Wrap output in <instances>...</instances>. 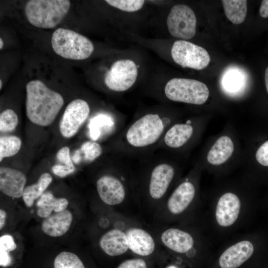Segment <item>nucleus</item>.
<instances>
[{
  "mask_svg": "<svg viewBox=\"0 0 268 268\" xmlns=\"http://www.w3.org/2000/svg\"><path fill=\"white\" fill-rule=\"evenodd\" d=\"M145 161L136 169L137 202L141 209L153 217L175 185L177 172L162 156Z\"/></svg>",
  "mask_w": 268,
  "mask_h": 268,
  "instance_id": "1",
  "label": "nucleus"
},
{
  "mask_svg": "<svg viewBox=\"0 0 268 268\" xmlns=\"http://www.w3.org/2000/svg\"><path fill=\"white\" fill-rule=\"evenodd\" d=\"M169 256L188 264L199 261L209 250L210 242L201 222L190 224H148Z\"/></svg>",
  "mask_w": 268,
  "mask_h": 268,
  "instance_id": "2",
  "label": "nucleus"
},
{
  "mask_svg": "<svg viewBox=\"0 0 268 268\" xmlns=\"http://www.w3.org/2000/svg\"><path fill=\"white\" fill-rule=\"evenodd\" d=\"M201 207L197 185L188 177L174 186L153 216L152 223L170 225L201 223L202 217Z\"/></svg>",
  "mask_w": 268,
  "mask_h": 268,
  "instance_id": "3",
  "label": "nucleus"
},
{
  "mask_svg": "<svg viewBox=\"0 0 268 268\" xmlns=\"http://www.w3.org/2000/svg\"><path fill=\"white\" fill-rule=\"evenodd\" d=\"M170 124L169 118L157 113L134 120L121 132V155L129 157L156 149Z\"/></svg>",
  "mask_w": 268,
  "mask_h": 268,
  "instance_id": "4",
  "label": "nucleus"
},
{
  "mask_svg": "<svg viewBox=\"0 0 268 268\" xmlns=\"http://www.w3.org/2000/svg\"><path fill=\"white\" fill-rule=\"evenodd\" d=\"M250 205L237 193H222L209 206L206 225L215 234L227 235L246 224Z\"/></svg>",
  "mask_w": 268,
  "mask_h": 268,
  "instance_id": "5",
  "label": "nucleus"
},
{
  "mask_svg": "<svg viewBox=\"0 0 268 268\" xmlns=\"http://www.w3.org/2000/svg\"><path fill=\"white\" fill-rule=\"evenodd\" d=\"M135 171L123 159L116 173L100 176L96 181V189L101 201L109 206L121 209L131 202L138 206Z\"/></svg>",
  "mask_w": 268,
  "mask_h": 268,
  "instance_id": "6",
  "label": "nucleus"
},
{
  "mask_svg": "<svg viewBox=\"0 0 268 268\" xmlns=\"http://www.w3.org/2000/svg\"><path fill=\"white\" fill-rule=\"evenodd\" d=\"M26 90V113L28 119L40 126L51 125L64 105L63 96L39 80L28 82Z\"/></svg>",
  "mask_w": 268,
  "mask_h": 268,
  "instance_id": "7",
  "label": "nucleus"
},
{
  "mask_svg": "<svg viewBox=\"0 0 268 268\" xmlns=\"http://www.w3.org/2000/svg\"><path fill=\"white\" fill-rule=\"evenodd\" d=\"M118 214L127 237L131 254L145 259L167 254L148 224H144L127 214L118 212Z\"/></svg>",
  "mask_w": 268,
  "mask_h": 268,
  "instance_id": "8",
  "label": "nucleus"
},
{
  "mask_svg": "<svg viewBox=\"0 0 268 268\" xmlns=\"http://www.w3.org/2000/svg\"><path fill=\"white\" fill-rule=\"evenodd\" d=\"M70 6L67 0H30L25 6L24 12L32 25L51 29L62 21Z\"/></svg>",
  "mask_w": 268,
  "mask_h": 268,
  "instance_id": "9",
  "label": "nucleus"
},
{
  "mask_svg": "<svg viewBox=\"0 0 268 268\" xmlns=\"http://www.w3.org/2000/svg\"><path fill=\"white\" fill-rule=\"evenodd\" d=\"M51 44L56 54L67 59L84 60L94 51L92 43L87 37L63 28H59L54 32Z\"/></svg>",
  "mask_w": 268,
  "mask_h": 268,
  "instance_id": "10",
  "label": "nucleus"
},
{
  "mask_svg": "<svg viewBox=\"0 0 268 268\" xmlns=\"http://www.w3.org/2000/svg\"><path fill=\"white\" fill-rule=\"evenodd\" d=\"M110 216L101 217L98 221L100 227L105 230L100 236L98 244L101 250L112 257H117L131 253L127 237L119 219L118 212Z\"/></svg>",
  "mask_w": 268,
  "mask_h": 268,
  "instance_id": "11",
  "label": "nucleus"
},
{
  "mask_svg": "<svg viewBox=\"0 0 268 268\" xmlns=\"http://www.w3.org/2000/svg\"><path fill=\"white\" fill-rule=\"evenodd\" d=\"M254 237L246 233L236 236L223 245L217 260L219 268H240L255 255Z\"/></svg>",
  "mask_w": 268,
  "mask_h": 268,
  "instance_id": "12",
  "label": "nucleus"
},
{
  "mask_svg": "<svg viewBox=\"0 0 268 268\" xmlns=\"http://www.w3.org/2000/svg\"><path fill=\"white\" fill-rule=\"evenodd\" d=\"M164 93L170 100L201 105L207 100L209 90L203 82L192 79L174 78L165 85Z\"/></svg>",
  "mask_w": 268,
  "mask_h": 268,
  "instance_id": "13",
  "label": "nucleus"
},
{
  "mask_svg": "<svg viewBox=\"0 0 268 268\" xmlns=\"http://www.w3.org/2000/svg\"><path fill=\"white\" fill-rule=\"evenodd\" d=\"M174 62L183 67L201 70L206 67L210 56L203 48L184 40L176 41L171 49Z\"/></svg>",
  "mask_w": 268,
  "mask_h": 268,
  "instance_id": "14",
  "label": "nucleus"
},
{
  "mask_svg": "<svg viewBox=\"0 0 268 268\" xmlns=\"http://www.w3.org/2000/svg\"><path fill=\"white\" fill-rule=\"evenodd\" d=\"M197 19L192 9L185 4L174 5L167 19L170 34L183 39L193 38L196 33Z\"/></svg>",
  "mask_w": 268,
  "mask_h": 268,
  "instance_id": "15",
  "label": "nucleus"
},
{
  "mask_svg": "<svg viewBox=\"0 0 268 268\" xmlns=\"http://www.w3.org/2000/svg\"><path fill=\"white\" fill-rule=\"evenodd\" d=\"M137 68L131 60H120L113 64L106 73L104 82L111 90L123 92L130 89L135 83L137 76Z\"/></svg>",
  "mask_w": 268,
  "mask_h": 268,
  "instance_id": "16",
  "label": "nucleus"
},
{
  "mask_svg": "<svg viewBox=\"0 0 268 268\" xmlns=\"http://www.w3.org/2000/svg\"><path fill=\"white\" fill-rule=\"evenodd\" d=\"M90 109L87 102L76 99L67 106L60 123V131L66 138L74 135L88 117Z\"/></svg>",
  "mask_w": 268,
  "mask_h": 268,
  "instance_id": "17",
  "label": "nucleus"
},
{
  "mask_svg": "<svg viewBox=\"0 0 268 268\" xmlns=\"http://www.w3.org/2000/svg\"><path fill=\"white\" fill-rule=\"evenodd\" d=\"M26 177L21 171L1 166L0 168V190L6 196L20 198L25 188Z\"/></svg>",
  "mask_w": 268,
  "mask_h": 268,
  "instance_id": "18",
  "label": "nucleus"
},
{
  "mask_svg": "<svg viewBox=\"0 0 268 268\" xmlns=\"http://www.w3.org/2000/svg\"><path fill=\"white\" fill-rule=\"evenodd\" d=\"M192 122L188 120L185 123H177L170 126L159 142L157 148L163 147L176 149L184 145L191 138L194 133Z\"/></svg>",
  "mask_w": 268,
  "mask_h": 268,
  "instance_id": "19",
  "label": "nucleus"
},
{
  "mask_svg": "<svg viewBox=\"0 0 268 268\" xmlns=\"http://www.w3.org/2000/svg\"><path fill=\"white\" fill-rule=\"evenodd\" d=\"M73 214L69 209L53 213L44 218L41 228L43 233L52 237H59L69 229L73 221Z\"/></svg>",
  "mask_w": 268,
  "mask_h": 268,
  "instance_id": "20",
  "label": "nucleus"
},
{
  "mask_svg": "<svg viewBox=\"0 0 268 268\" xmlns=\"http://www.w3.org/2000/svg\"><path fill=\"white\" fill-rule=\"evenodd\" d=\"M247 79L244 71L237 67H229L222 74L221 87L227 94L233 96L238 95L245 88Z\"/></svg>",
  "mask_w": 268,
  "mask_h": 268,
  "instance_id": "21",
  "label": "nucleus"
},
{
  "mask_svg": "<svg viewBox=\"0 0 268 268\" xmlns=\"http://www.w3.org/2000/svg\"><path fill=\"white\" fill-rule=\"evenodd\" d=\"M68 203L65 198H56L50 192H45L36 201V214L44 219L53 212L57 213L67 209Z\"/></svg>",
  "mask_w": 268,
  "mask_h": 268,
  "instance_id": "22",
  "label": "nucleus"
},
{
  "mask_svg": "<svg viewBox=\"0 0 268 268\" xmlns=\"http://www.w3.org/2000/svg\"><path fill=\"white\" fill-rule=\"evenodd\" d=\"M234 150V144L228 136L219 137L211 147L207 156L208 162L211 165H219L226 161Z\"/></svg>",
  "mask_w": 268,
  "mask_h": 268,
  "instance_id": "23",
  "label": "nucleus"
},
{
  "mask_svg": "<svg viewBox=\"0 0 268 268\" xmlns=\"http://www.w3.org/2000/svg\"><path fill=\"white\" fill-rule=\"evenodd\" d=\"M52 180L51 174L44 173L40 175L37 183L25 187L22 197L27 207L33 206L35 201L45 192Z\"/></svg>",
  "mask_w": 268,
  "mask_h": 268,
  "instance_id": "24",
  "label": "nucleus"
},
{
  "mask_svg": "<svg viewBox=\"0 0 268 268\" xmlns=\"http://www.w3.org/2000/svg\"><path fill=\"white\" fill-rule=\"evenodd\" d=\"M245 0H223L222 3L226 16L235 24H239L246 18L247 5Z\"/></svg>",
  "mask_w": 268,
  "mask_h": 268,
  "instance_id": "25",
  "label": "nucleus"
},
{
  "mask_svg": "<svg viewBox=\"0 0 268 268\" xmlns=\"http://www.w3.org/2000/svg\"><path fill=\"white\" fill-rule=\"evenodd\" d=\"M21 146L20 138L15 135H3L0 137V161L5 157L15 155Z\"/></svg>",
  "mask_w": 268,
  "mask_h": 268,
  "instance_id": "26",
  "label": "nucleus"
},
{
  "mask_svg": "<svg viewBox=\"0 0 268 268\" xmlns=\"http://www.w3.org/2000/svg\"><path fill=\"white\" fill-rule=\"evenodd\" d=\"M17 247L13 237L9 234H4L0 237V265L6 267L10 265L12 259L10 253Z\"/></svg>",
  "mask_w": 268,
  "mask_h": 268,
  "instance_id": "27",
  "label": "nucleus"
},
{
  "mask_svg": "<svg viewBox=\"0 0 268 268\" xmlns=\"http://www.w3.org/2000/svg\"><path fill=\"white\" fill-rule=\"evenodd\" d=\"M54 268H85L80 258L74 253L63 251L55 258Z\"/></svg>",
  "mask_w": 268,
  "mask_h": 268,
  "instance_id": "28",
  "label": "nucleus"
},
{
  "mask_svg": "<svg viewBox=\"0 0 268 268\" xmlns=\"http://www.w3.org/2000/svg\"><path fill=\"white\" fill-rule=\"evenodd\" d=\"M114 123L112 118L108 115L101 114L93 117L88 125L89 135L91 139L97 140L101 133V128L111 127Z\"/></svg>",
  "mask_w": 268,
  "mask_h": 268,
  "instance_id": "29",
  "label": "nucleus"
},
{
  "mask_svg": "<svg viewBox=\"0 0 268 268\" xmlns=\"http://www.w3.org/2000/svg\"><path fill=\"white\" fill-rule=\"evenodd\" d=\"M78 150L82 160L88 162L94 161L102 153V147L101 145L93 141L84 142Z\"/></svg>",
  "mask_w": 268,
  "mask_h": 268,
  "instance_id": "30",
  "label": "nucleus"
},
{
  "mask_svg": "<svg viewBox=\"0 0 268 268\" xmlns=\"http://www.w3.org/2000/svg\"><path fill=\"white\" fill-rule=\"evenodd\" d=\"M18 123L17 114L12 109L4 110L0 114V131L2 133L13 131Z\"/></svg>",
  "mask_w": 268,
  "mask_h": 268,
  "instance_id": "31",
  "label": "nucleus"
},
{
  "mask_svg": "<svg viewBox=\"0 0 268 268\" xmlns=\"http://www.w3.org/2000/svg\"><path fill=\"white\" fill-rule=\"evenodd\" d=\"M109 5L123 11L134 12L140 9L144 0H106Z\"/></svg>",
  "mask_w": 268,
  "mask_h": 268,
  "instance_id": "32",
  "label": "nucleus"
},
{
  "mask_svg": "<svg viewBox=\"0 0 268 268\" xmlns=\"http://www.w3.org/2000/svg\"><path fill=\"white\" fill-rule=\"evenodd\" d=\"M147 259L134 257L122 262L116 268H149Z\"/></svg>",
  "mask_w": 268,
  "mask_h": 268,
  "instance_id": "33",
  "label": "nucleus"
},
{
  "mask_svg": "<svg viewBox=\"0 0 268 268\" xmlns=\"http://www.w3.org/2000/svg\"><path fill=\"white\" fill-rule=\"evenodd\" d=\"M58 160L70 168H75L70 156L69 148L64 146L59 150L56 155Z\"/></svg>",
  "mask_w": 268,
  "mask_h": 268,
  "instance_id": "34",
  "label": "nucleus"
},
{
  "mask_svg": "<svg viewBox=\"0 0 268 268\" xmlns=\"http://www.w3.org/2000/svg\"><path fill=\"white\" fill-rule=\"evenodd\" d=\"M256 158L261 165L268 167V140L258 148L256 152Z\"/></svg>",
  "mask_w": 268,
  "mask_h": 268,
  "instance_id": "35",
  "label": "nucleus"
},
{
  "mask_svg": "<svg viewBox=\"0 0 268 268\" xmlns=\"http://www.w3.org/2000/svg\"><path fill=\"white\" fill-rule=\"evenodd\" d=\"M75 168H70L65 165L56 164L53 166V173L60 177H64L73 173Z\"/></svg>",
  "mask_w": 268,
  "mask_h": 268,
  "instance_id": "36",
  "label": "nucleus"
},
{
  "mask_svg": "<svg viewBox=\"0 0 268 268\" xmlns=\"http://www.w3.org/2000/svg\"><path fill=\"white\" fill-rule=\"evenodd\" d=\"M260 14L263 18L268 17V0H262L260 8Z\"/></svg>",
  "mask_w": 268,
  "mask_h": 268,
  "instance_id": "37",
  "label": "nucleus"
},
{
  "mask_svg": "<svg viewBox=\"0 0 268 268\" xmlns=\"http://www.w3.org/2000/svg\"><path fill=\"white\" fill-rule=\"evenodd\" d=\"M7 213L6 211L0 208V229L1 230L5 226Z\"/></svg>",
  "mask_w": 268,
  "mask_h": 268,
  "instance_id": "38",
  "label": "nucleus"
},
{
  "mask_svg": "<svg viewBox=\"0 0 268 268\" xmlns=\"http://www.w3.org/2000/svg\"><path fill=\"white\" fill-rule=\"evenodd\" d=\"M71 159L75 164H78L82 160L78 149L74 152Z\"/></svg>",
  "mask_w": 268,
  "mask_h": 268,
  "instance_id": "39",
  "label": "nucleus"
},
{
  "mask_svg": "<svg viewBox=\"0 0 268 268\" xmlns=\"http://www.w3.org/2000/svg\"><path fill=\"white\" fill-rule=\"evenodd\" d=\"M176 262V261H173V263H171L165 265L164 268H183L181 267V264Z\"/></svg>",
  "mask_w": 268,
  "mask_h": 268,
  "instance_id": "40",
  "label": "nucleus"
},
{
  "mask_svg": "<svg viewBox=\"0 0 268 268\" xmlns=\"http://www.w3.org/2000/svg\"><path fill=\"white\" fill-rule=\"evenodd\" d=\"M265 79L266 89L268 93V67L266 68L265 71Z\"/></svg>",
  "mask_w": 268,
  "mask_h": 268,
  "instance_id": "41",
  "label": "nucleus"
},
{
  "mask_svg": "<svg viewBox=\"0 0 268 268\" xmlns=\"http://www.w3.org/2000/svg\"><path fill=\"white\" fill-rule=\"evenodd\" d=\"M3 45V42L1 38H0V49H1Z\"/></svg>",
  "mask_w": 268,
  "mask_h": 268,
  "instance_id": "42",
  "label": "nucleus"
},
{
  "mask_svg": "<svg viewBox=\"0 0 268 268\" xmlns=\"http://www.w3.org/2000/svg\"><path fill=\"white\" fill-rule=\"evenodd\" d=\"M2 85V81H1V80L0 79V89H1Z\"/></svg>",
  "mask_w": 268,
  "mask_h": 268,
  "instance_id": "43",
  "label": "nucleus"
}]
</instances>
